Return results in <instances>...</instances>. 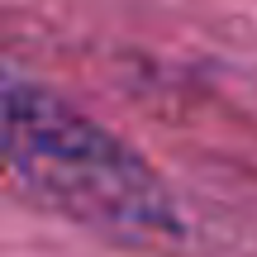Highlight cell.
I'll use <instances>...</instances> for the list:
<instances>
[{"label": "cell", "instance_id": "6da1fadb", "mask_svg": "<svg viewBox=\"0 0 257 257\" xmlns=\"http://www.w3.org/2000/svg\"><path fill=\"white\" fill-rule=\"evenodd\" d=\"M0 153L62 214L128 243L181 238V214L148 162L53 91L0 67Z\"/></svg>", "mask_w": 257, "mask_h": 257}]
</instances>
